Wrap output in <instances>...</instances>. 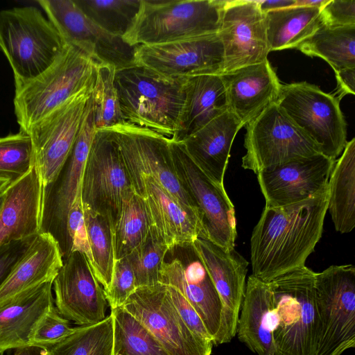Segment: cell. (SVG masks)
Instances as JSON below:
<instances>
[{
    "instance_id": "51",
    "label": "cell",
    "mask_w": 355,
    "mask_h": 355,
    "mask_svg": "<svg viewBox=\"0 0 355 355\" xmlns=\"http://www.w3.org/2000/svg\"><path fill=\"white\" fill-rule=\"evenodd\" d=\"M327 1V0H296L295 5L321 8Z\"/></svg>"
},
{
    "instance_id": "20",
    "label": "cell",
    "mask_w": 355,
    "mask_h": 355,
    "mask_svg": "<svg viewBox=\"0 0 355 355\" xmlns=\"http://www.w3.org/2000/svg\"><path fill=\"white\" fill-rule=\"evenodd\" d=\"M55 307L64 318L89 325L103 320L109 306L85 256L71 252L53 281Z\"/></svg>"
},
{
    "instance_id": "38",
    "label": "cell",
    "mask_w": 355,
    "mask_h": 355,
    "mask_svg": "<svg viewBox=\"0 0 355 355\" xmlns=\"http://www.w3.org/2000/svg\"><path fill=\"white\" fill-rule=\"evenodd\" d=\"M83 13L105 31L123 37L131 28L141 0H73Z\"/></svg>"
},
{
    "instance_id": "30",
    "label": "cell",
    "mask_w": 355,
    "mask_h": 355,
    "mask_svg": "<svg viewBox=\"0 0 355 355\" xmlns=\"http://www.w3.org/2000/svg\"><path fill=\"white\" fill-rule=\"evenodd\" d=\"M272 293L268 283L251 275L239 315V340L257 355H275L271 326Z\"/></svg>"
},
{
    "instance_id": "10",
    "label": "cell",
    "mask_w": 355,
    "mask_h": 355,
    "mask_svg": "<svg viewBox=\"0 0 355 355\" xmlns=\"http://www.w3.org/2000/svg\"><path fill=\"white\" fill-rule=\"evenodd\" d=\"M96 130L90 97L69 157L54 180L42 187L40 233L50 234L61 250L69 246L67 216L81 195L83 172Z\"/></svg>"
},
{
    "instance_id": "14",
    "label": "cell",
    "mask_w": 355,
    "mask_h": 355,
    "mask_svg": "<svg viewBox=\"0 0 355 355\" xmlns=\"http://www.w3.org/2000/svg\"><path fill=\"white\" fill-rule=\"evenodd\" d=\"M92 91L73 96L26 132L32 141L42 187L54 180L69 157Z\"/></svg>"
},
{
    "instance_id": "49",
    "label": "cell",
    "mask_w": 355,
    "mask_h": 355,
    "mask_svg": "<svg viewBox=\"0 0 355 355\" xmlns=\"http://www.w3.org/2000/svg\"><path fill=\"white\" fill-rule=\"evenodd\" d=\"M257 3L262 12L266 13L294 6L296 4V0H266L257 1Z\"/></svg>"
},
{
    "instance_id": "45",
    "label": "cell",
    "mask_w": 355,
    "mask_h": 355,
    "mask_svg": "<svg viewBox=\"0 0 355 355\" xmlns=\"http://www.w3.org/2000/svg\"><path fill=\"white\" fill-rule=\"evenodd\" d=\"M320 15L327 26H355V1L327 0L320 8Z\"/></svg>"
},
{
    "instance_id": "46",
    "label": "cell",
    "mask_w": 355,
    "mask_h": 355,
    "mask_svg": "<svg viewBox=\"0 0 355 355\" xmlns=\"http://www.w3.org/2000/svg\"><path fill=\"white\" fill-rule=\"evenodd\" d=\"M36 236L12 241L0 245V287L26 254Z\"/></svg>"
},
{
    "instance_id": "1",
    "label": "cell",
    "mask_w": 355,
    "mask_h": 355,
    "mask_svg": "<svg viewBox=\"0 0 355 355\" xmlns=\"http://www.w3.org/2000/svg\"><path fill=\"white\" fill-rule=\"evenodd\" d=\"M328 201L327 184L303 201L265 207L250 238L252 275L268 283L305 266L322 236Z\"/></svg>"
},
{
    "instance_id": "34",
    "label": "cell",
    "mask_w": 355,
    "mask_h": 355,
    "mask_svg": "<svg viewBox=\"0 0 355 355\" xmlns=\"http://www.w3.org/2000/svg\"><path fill=\"white\" fill-rule=\"evenodd\" d=\"M83 209L92 259V270L105 293L110 287L116 261L114 222L108 214L96 212L85 206H83Z\"/></svg>"
},
{
    "instance_id": "6",
    "label": "cell",
    "mask_w": 355,
    "mask_h": 355,
    "mask_svg": "<svg viewBox=\"0 0 355 355\" xmlns=\"http://www.w3.org/2000/svg\"><path fill=\"white\" fill-rule=\"evenodd\" d=\"M225 1L141 0L139 11L123 39L138 46L218 33Z\"/></svg>"
},
{
    "instance_id": "26",
    "label": "cell",
    "mask_w": 355,
    "mask_h": 355,
    "mask_svg": "<svg viewBox=\"0 0 355 355\" xmlns=\"http://www.w3.org/2000/svg\"><path fill=\"white\" fill-rule=\"evenodd\" d=\"M42 184L35 166L4 191L0 209V245L40 234Z\"/></svg>"
},
{
    "instance_id": "3",
    "label": "cell",
    "mask_w": 355,
    "mask_h": 355,
    "mask_svg": "<svg viewBox=\"0 0 355 355\" xmlns=\"http://www.w3.org/2000/svg\"><path fill=\"white\" fill-rule=\"evenodd\" d=\"M315 272L303 266L268 282L275 355H313L318 330Z\"/></svg>"
},
{
    "instance_id": "36",
    "label": "cell",
    "mask_w": 355,
    "mask_h": 355,
    "mask_svg": "<svg viewBox=\"0 0 355 355\" xmlns=\"http://www.w3.org/2000/svg\"><path fill=\"white\" fill-rule=\"evenodd\" d=\"M49 355H114L113 316L89 325L73 327L59 343L46 347Z\"/></svg>"
},
{
    "instance_id": "18",
    "label": "cell",
    "mask_w": 355,
    "mask_h": 355,
    "mask_svg": "<svg viewBox=\"0 0 355 355\" xmlns=\"http://www.w3.org/2000/svg\"><path fill=\"white\" fill-rule=\"evenodd\" d=\"M127 174L131 189L143 201L151 237L169 251L205 238L198 214L181 204L151 177Z\"/></svg>"
},
{
    "instance_id": "29",
    "label": "cell",
    "mask_w": 355,
    "mask_h": 355,
    "mask_svg": "<svg viewBox=\"0 0 355 355\" xmlns=\"http://www.w3.org/2000/svg\"><path fill=\"white\" fill-rule=\"evenodd\" d=\"M62 265L57 241L49 234L40 233L0 287V305L28 290L53 282Z\"/></svg>"
},
{
    "instance_id": "19",
    "label": "cell",
    "mask_w": 355,
    "mask_h": 355,
    "mask_svg": "<svg viewBox=\"0 0 355 355\" xmlns=\"http://www.w3.org/2000/svg\"><path fill=\"white\" fill-rule=\"evenodd\" d=\"M218 35L224 50L223 73L268 59L265 13L257 1H226Z\"/></svg>"
},
{
    "instance_id": "41",
    "label": "cell",
    "mask_w": 355,
    "mask_h": 355,
    "mask_svg": "<svg viewBox=\"0 0 355 355\" xmlns=\"http://www.w3.org/2000/svg\"><path fill=\"white\" fill-rule=\"evenodd\" d=\"M168 248L150 237L139 250L128 257L131 265L137 288L157 284L159 270Z\"/></svg>"
},
{
    "instance_id": "27",
    "label": "cell",
    "mask_w": 355,
    "mask_h": 355,
    "mask_svg": "<svg viewBox=\"0 0 355 355\" xmlns=\"http://www.w3.org/2000/svg\"><path fill=\"white\" fill-rule=\"evenodd\" d=\"M52 286L45 282L0 305V355L31 344L37 325L54 306Z\"/></svg>"
},
{
    "instance_id": "11",
    "label": "cell",
    "mask_w": 355,
    "mask_h": 355,
    "mask_svg": "<svg viewBox=\"0 0 355 355\" xmlns=\"http://www.w3.org/2000/svg\"><path fill=\"white\" fill-rule=\"evenodd\" d=\"M106 130L118 147L127 173L151 177L181 204L200 216L194 200L178 177L169 139L126 123Z\"/></svg>"
},
{
    "instance_id": "23",
    "label": "cell",
    "mask_w": 355,
    "mask_h": 355,
    "mask_svg": "<svg viewBox=\"0 0 355 355\" xmlns=\"http://www.w3.org/2000/svg\"><path fill=\"white\" fill-rule=\"evenodd\" d=\"M191 245L205 266L223 304L219 345L229 343L236 334L249 263L235 249L225 250L205 239L198 238Z\"/></svg>"
},
{
    "instance_id": "22",
    "label": "cell",
    "mask_w": 355,
    "mask_h": 355,
    "mask_svg": "<svg viewBox=\"0 0 355 355\" xmlns=\"http://www.w3.org/2000/svg\"><path fill=\"white\" fill-rule=\"evenodd\" d=\"M183 260L164 261L159 283L176 288L191 304L202 320L213 345H218L223 304L212 280L192 245H184Z\"/></svg>"
},
{
    "instance_id": "39",
    "label": "cell",
    "mask_w": 355,
    "mask_h": 355,
    "mask_svg": "<svg viewBox=\"0 0 355 355\" xmlns=\"http://www.w3.org/2000/svg\"><path fill=\"white\" fill-rule=\"evenodd\" d=\"M116 69L99 64L91 98L96 130H104L125 123L114 85Z\"/></svg>"
},
{
    "instance_id": "8",
    "label": "cell",
    "mask_w": 355,
    "mask_h": 355,
    "mask_svg": "<svg viewBox=\"0 0 355 355\" xmlns=\"http://www.w3.org/2000/svg\"><path fill=\"white\" fill-rule=\"evenodd\" d=\"M275 103L322 155L336 160L347 141L346 121L336 96L303 81L282 85Z\"/></svg>"
},
{
    "instance_id": "33",
    "label": "cell",
    "mask_w": 355,
    "mask_h": 355,
    "mask_svg": "<svg viewBox=\"0 0 355 355\" xmlns=\"http://www.w3.org/2000/svg\"><path fill=\"white\" fill-rule=\"evenodd\" d=\"M305 55L318 57L334 71L355 67V26L330 27L323 24L297 48Z\"/></svg>"
},
{
    "instance_id": "43",
    "label": "cell",
    "mask_w": 355,
    "mask_h": 355,
    "mask_svg": "<svg viewBox=\"0 0 355 355\" xmlns=\"http://www.w3.org/2000/svg\"><path fill=\"white\" fill-rule=\"evenodd\" d=\"M73 329L69 320L62 316L53 306L37 325L31 344L44 347L53 345L67 337Z\"/></svg>"
},
{
    "instance_id": "16",
    "label": "cell",
    "mask_w": 355,
    "mask_h": 355,
    "mask_svg": "<svg viewBox=\"0 0 355 355\" xmlns=\"http://www.w3.org/2000/svg\"><path fill=\"white\" fill-rule=\"evenodd\" d=\"M131 190L118 147L110 132L96 130L83 175V206L108 214L115 222L123 200Z\"/></svg>"
},
{
    "instance_id": "25",
    "label": "cell",
    "mask_w": 355,
    "mask_h": 355,
    "mask_svg": "<svg viewBox=\"0 0 355 355\" xmlns=\"http://www.w3.org/2000/svg\"><path fill=\"white\" fill-rule=\"evenodd\" d=\"M243 124L229 111L180 142L194 164L211 181L223 180L234 138Z\"/></svg>"
},
{
    "instance_id": "5",
    "label": "cell",
    "mask_w": 355,
    "mask_h": 355,
    "mask_svg": "<svg viewBox=\"0 0 355 355\" xmlns=\"http://www.w3.org/2000/svg\"><path fill=\"white\" fill-rule=\"evenodd\" d=\"M66 44L37 8L15 7L0 11V49L12 70L15 87L43 73Z\"/></svg>"
},
{
    "instance_id": "9",
    "label": "cell",
    "mask_w": 355,
    "mask_h": 355,
    "mask_svg": "<svg viewBox=\"0 0 355 355\" xmlns=\"http://www.w3.org/2000/svg\"><path fill=\"white\" fill-rule=\"evenodd\" d=\"M242 167L257 174L293 159L321 153L320 148L275 102L246 124Z\"/></svg>"
},
{
    "instance_id": "4",
    "label": "cell",
    "mask_w": 355,
    "mask_h": 355,
    "mask_svg": "<svg viewBox=\"0 0 355 355\" xmlns=\"http://www.w3.org/2000/svg\"><path fill=\"white\" fill-rule=\"evenodd\" d=\"M98 64L83 50L67 43L48 69L15 87L14 111L20 130L26 132L73 96L92 89Z\"/></svg>"
},
{
    "instance_id": "21",
    "label": "cell",
    "mask_w": 355,
    "mask_h": 355,
    "mask_svg": "<svg viewBox=\"0 0 355 355\" xmlns=\"http://www.w3.org/2000/svg\"><path fill=\"white\" fill-rule=\"evenodd\" d=\"M335 162L320 153L261 171L257 175L265 207L286 206L314 196L328 184Z\"/></svg>"
},
{
    "instance_id": "50",
    "label": "cell",
    "mask_w": 355,
    "mask_h": 355,
    "mask_svg": "<svg viewBox=\"0 0 355 355\" xmlns=\"http://www.w3.org/2000/svg\"><path fill=\"white\" fill-rule=\"evenodd\" d=\"M14 355H49L44 346L30 344L16 349Z\"/></svg>"
},
{
    "instance_id": "17",
    "label": "cell",
    "mask_w": 355,
    "mask_h": 355,
    "mask_svg": "<svg viewBox=\"0 0 355 355\" xmlns=\"http://www.w3.org/2000/svg\"><path fill=\"white\" fill-rule=\"evenodd\" d=\"M135 64L168 78L221 75L224 50L218 33L168 43L137 46Z\"/></svg>"
},
{
    "instance_id": "44",
    "label": "cell",
    "mask_w": 355,
    "mask_h": 355,
    "mask_svg": "<svg viewBox=\"0 0 355 355\" xmlns=\"http://www.w3.org/2000/svg\"><path fill=\"white\" fill-rule=\"evenodd\" d=\"M67 232L70 252L78 251L83 253L92 268V259L85 225L81 195L76 197L69 211L67 219Z\"/></svg>"
},
{
    "instance_id": "2",
    "label": "cell",
    "mask_w": 355,
    "mask_h": 355,
    "mask_svg": "<svg viewBox=\"0 0 355 355\" xmlns=\"http://www.w3.org/2000/svg\"><path fill=\"white\" fill-rule=\"evenodd\" d=\"M186 80L138 64L116 70L114 85L123 120L171 139L184 103Z\"/></svg>"
},
{
    "instance_id": "15",
    "label": "cell",
    "mask_w": 355,
    "mask_h": 355,
    "mask_svg": "<svg viewBox=\"0 0 355 355\" xmlns=\"http://www.w3.org/2000/svg\"><path fill=\"white\" fill-rule=\"evenodd\" d=\"M47 19L67 44L83 50L99 64L116 70L135 64L137 46L112 35L87 18L73 0H38Z\"/></svg>"
},
{
    "instance_id": "7",
    "label": "cell",
    "mask_w": 355,
    "mask_h": 355,
    "mask_svg": "<svg viewBox=\"0 0 355 355\" xmlns=\"http://www.w3.org/2000/svg\"><path fill=\"white\" fill-rule=\"evenodd\" d=\"M318 330L313 355H341L355 347V268L334 265L315 272Z\"/></svg>"
},
{
    "instance_id": "32",
    "label": "cell",
    "mask_w": 355,
    "mask_h": 355,
    "mask_svg": "<svg viewBox=\"0 0 355 355\" xmlns=\"http://www.w3.org/2000/svg\"><path fill=\"white\" fill-rule=\"evenodd\" d=\"M269 51L297 48L322 24L320 8L295 5L265 13Z\"/></svg>"
},
{
    "instance_id": "53",
    "label": "cell",
    "mask_w": 355,
    "mask_h": 355,
    "mask_svg": "<svg viewBox=\"0 0 355 355\" xmlns=\"http://www.w3.org/2000/svg\"><path fill=\"white\" fill-rule=\"evenodd\" d=\"M6 190V189H5ZM4 190V191H5ZM4 191L0 192V209L1 207L3 199H4Z\"/></svg>"
},
{
    "instance_id": "40",
    "label": "cell",
    "mask_w": 355,
    "mask_h": 355,
    "mask_svg": "<svg viewBox=\"0 0 355 355\" xmlns=\"http://www.w3.org/2000/svg\"><path fill=\"white\" fill-rule=\"evenodd\" d=\"M35 165L31 139L26 132L0 137V179L10 184L28 173Z\"/></svg>"
},
{
    "instance_id": "28",
    "label": "cell",
    "mask_w": 355,
    "mask_h": 355,
    "mask_svg": "<svg viewBox=\"0 0 355 355\" xmlns=\"http://www.w3.org/2000/svg\"><path fill=\"white\" fill-rule=\"evenodd\" d=\"M227 111V93L220 75L187 78L183 106L175 132L171 140L182 142Z\"/></svg>"
},
{
    "instance_id": "12",
    "label": "cell",
    "mask_w": 355,
    "mask_h": 355,
    "mask_svg": "<svg viewBox=\"0 0 355 355\" xmlns=\"http://www.w3.org/2000/svg\"><path fill=\"white\" fill-rule=\"evenodd\" d=\"M122 307L150 331L169 355H211L213 343L185 324L166 285L137 288Z\"/></svg>"
},
{
    "instance_id": "48",
    "label": "cell",
    "mask_w": 355,
    "mask_h": 355,
    "mask_svg": "<svg viewBox=\"0 0 355 355\" xmlns=\"http://www.w3.org/2000/svg\"><path fill=\"white\" fill-rule=\"evenodd\" d=\"M337 82L334 96L339 101L347 94H355V67H347L334 71Z\"/></svg>"
},
{
    "instance_id": "42",
    "label": "cell",
    "mask_w": 355,
    "mask_h": 355,
    "mask_svg": "<svg viewBox=\"0 0 355 355\" xmlns=\"http://www.w3.org/2000/svg\"><path fill=\"white\" fill-rule=\"evenodd\" d=\"M137 288L134 273L128 257L116 260L110 287L105 293L111 309L122 306Z\"/></svg>"
},
{
    "instance_id": "47",
    "label": "cell",
    "mask_w": 355,
    "mask_h": 355,
    "mask_svg": "<svg viewBox=\"0 0 355 355\" xmlns=\"http://www.w3.org/2000/svg\"><path fill=\"white\" fill-rule=\"evenodd\" d=\"M167 288L174 306L188 327L201 338L212 343L202 320L191 304L176 288L170 286Z\"/></svg>"
},
{
    "instance_id": "52",
    "label": "cell",
    "mask_w": 355,
    "mask_h": 355,
    "mask_svg": "<svg viewBox=\"0 0 355 355\" xmlns=\"http://www.w3.org/2000/svg\"><path fill=\"white\" fill-rule=\"evenodd\" d=\"M10 184L8 181L0 179V192L4 191Z\"/></svg>"
},
{
    "instance_id": "31",
    "label": "cell",
    "mask_w": 355,
    "mask_h": 355,
    "mask_svg": "<svg viewBox=\"0 0 355 355\" xmlns=\"http://www.w3.org/2000/svg\"><path fill=\"white\" fill-rule=\"evenodd\" d=\"M329 211L336 231L349 233L355 227V138L347 141L336 160L329 181Z\"/></svg>"
},
{
    "instance_id": "24",
    "label": "cell",
    "mask_w": 355,
    "mask_h": 355,
    "mask_svg": "<svg viewBox=\"0 0 355 355\" xmlns=\"http://www.w3.org/2000/svg\"><path fill=\"white\" fill-rule=\"evenodd\" d=\"M220 76L226 89L228 111L243 125L276 101L282 86L268 59Z\"/></svg>"
},
{
    "instance_id": "37",
    "label": "cell",
    "mask_w": 355,
    "mask_h": 355,
    "mask_svg": "<svg viewBox=\"0 0 355 355\" xmlns=\"http://www.w3.org/2000/svg\"><path fill=\"white\" fill-rule=\"evenodd\" d=\"M114 355H169L150 331L122 306L111 309Z\"/></svg>"
},
{
    "instance_id": "13",
    "label": "cell",
    "mask_w": 355,
    "mask_h": 355,
    "mask_svg": "<svg viewBox=\"0 0 355 355\" xmlns=\"http://www.w3.org/2000/svg\"><path fill=\"white\" fill-rule=\"evenodd\" d=\"M170 148L178 177L200 211L204 239L225 250L234 249L235 210L224 186L208 178L189 157L181 143L170 139Z\"/></svg>"
},
{
    "instance_id": "35",
    "label": "cell",
    "mask_w": 355,
    "mask_h": 355,
    "mask_svg": "<svg viewBox=\"0 0 355 355\" xmlns=\"http://www.w3.org/2000/svg\"><path fill=\"white\" fill-rule=\"evenodd\" d=\"M115 261L141 248L150 237L148 218L142 200L132 191L125 196L113 226Z\"/></svg>"
}]
</instances>
